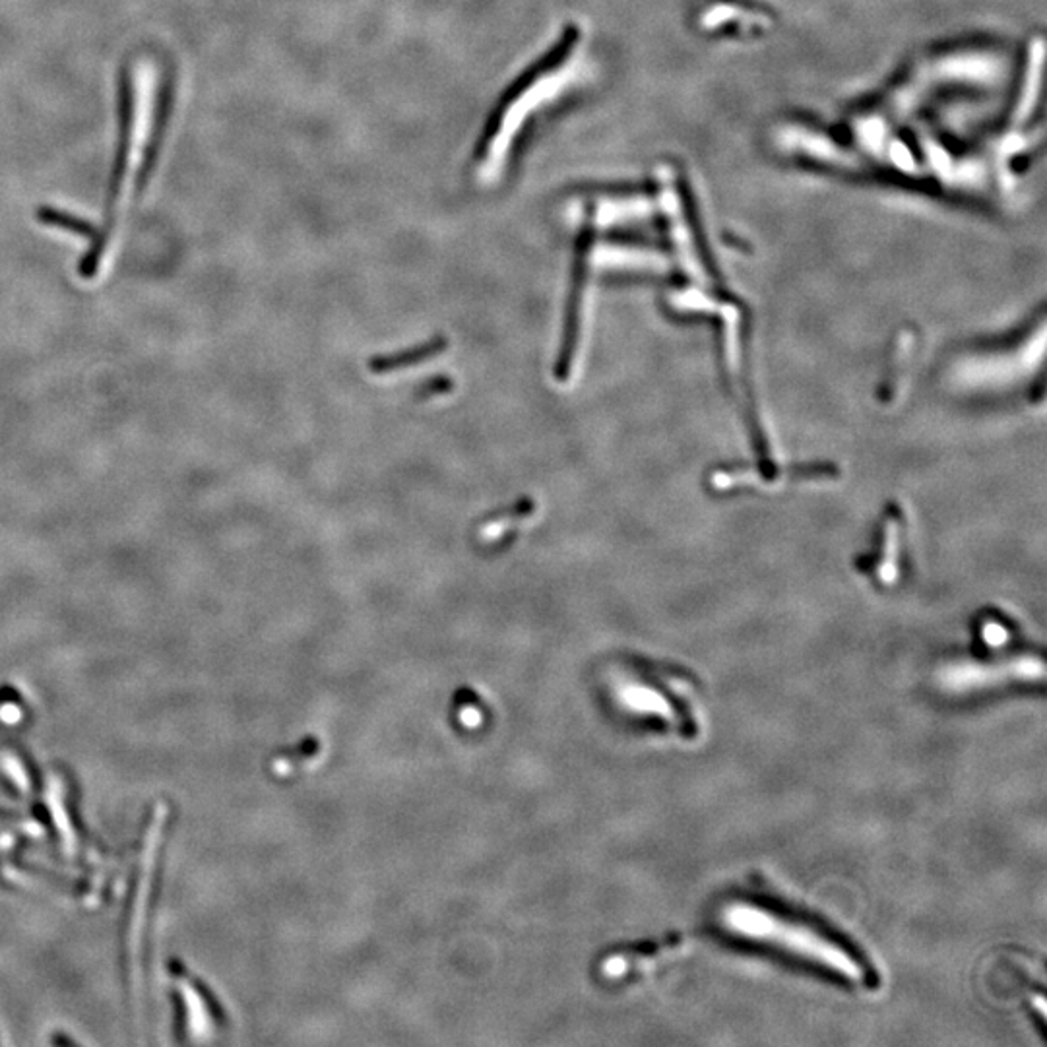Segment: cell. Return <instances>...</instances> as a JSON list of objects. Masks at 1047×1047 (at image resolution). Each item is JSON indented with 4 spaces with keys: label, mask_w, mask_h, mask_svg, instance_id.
Here are the masks:
<instances>
[{
    "label": "cell",
    "mask_w": 1047,
    "mask_h": 1047,
    "mask_svg": "<svg viewBox=\"0 0 1047 1047\" xmlns=\"http://www.w3.org/2000/svg\"><path fill=\"white\" fill-rule=\"evenodd\" d=\"M720 921L733 935H739L751 941L770 943L778 949L794 952L801 958L817 962L828 970L840 974L842 978L850 982L865 980V968L840 945L828 941L823 935L815 933L809 927L778 918L776 914L766 912L759 906L745 904V902H731L724 908Z\"/></svg>",
    "instance_id": "1"
},
{
    "label": "cell",
    "mask_w": 1047,
    "mask_h": 1047,
    "mask_svg": "<svg viewBox=\"0 0 1047 1047\" xmlns=\"http://www.w3.org/2000/svg\"><path fill=\"white\" fill-rule=\"evenodd\" d=\"M1044 664L1038 658H1018L1007 664L997 666H978V664H962V666L947 667L939 683L947 693L964 695V693H976L985 687H993L999 683H1011V681H1042L1044 679Z\"/></svg>",
    "instance_id": "2"
},
{
    "label": "cell",
    "mask_w": 1047,
    "mask_h": 1047,
    "mask_svg": "<svg viewBox=\"0 0 1047 1047\" xmlns=\"http://www.w3.org/2000/svg\"><path fill=\"white\" fill-rule=\"evenodd\" d=\"M619 698L625 704V708L633 710L636 714L656 716L660 720H666L667 724L679 722V716L673 710L671 702L652 687H646L642 683H625L621 685Z\"/></svg>",
    "instance_id": "3"
},
{
    "label": "cell",
    "mask_w": 1047,
    "mask_h": 1047,
    "mask_svg": "<svg viewBox=\"0 0 1047 1047\" xmlns=\"http://www.w3.org/2000/svg\"><path fill=\"white\" fill-rule=\"evenodd\" d=\"M985 640L991 644V646H999L1005 642V631L1001 627H987V631L984 633Z\"/></svg>",
    "instance_id": "4"
}]
</instances>
